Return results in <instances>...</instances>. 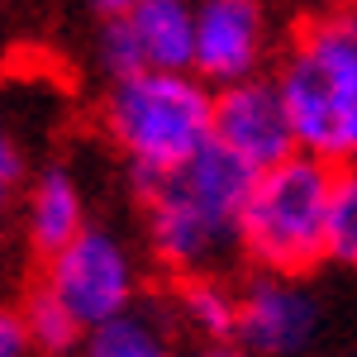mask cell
Masks as SVG:
<instances>
[{
	"label": "cell",
	"mask_w": 357,
	"mask_h": 357,
	"mask_svg": "<svg viewBox=\"0 0 357 357\" xmlns=\"http://www.w3.org/2000/svg\"><path fill=\"white\" fill-rule=\"evenodd\" d=\"M252 176L257 172H248L234 153L210 143L186 167L134 181L143 200L148 248L172 272V281L220 272L238 252V215Z\"/></svg>",
	"instance_id": "obj_1"
},
{
	"label": "cell",
	"mask_w": 357,
	"mask_h": 357,
	"mask_svg": "<svg viewBox=\"0 0 357 357\" xmlns=\"http://www.w3.org/2000/svg\"><path fill=\"white\" fill-rule=\"evenodd\" d=\"M276 86L296 129V148L324 167H357V15L333 10L296 29Z\"/></svg>",
	"instance_id": "obj_2"
},
{
	"label": "cell",
	"mask_w": 357,
	"mask_h": 357,
	"mask_svg": "<svg viewBox=\"0 0 357 357\" xmlns=\"http://www.w3.org/2000/svg\"><path fill=\"white\" fill-rule=\"evenodd\" d=\"M215 91L195 72H129L100 96V129L129 158V176H162L210 148Z\"/></svg>",
	"instance_id": "obj_3"
},
{
	"label": "cell",
	"mask_w": 357,
	"mask_h": 357,
	"mask_svg": "<svg viewBox=\"0 0 357 357\" xmlns=\"http://www.w3.org/2000/svg\"><path fill=\"white\" fill-rule=\"evenodd\" d=\"M333 167L319 158H286L252 176L238 215V252L267 276H305L324 262Z\"/></svg>",
	"instance_id": "obj_4"
},
{
	"label": "cell",
	"mask_w": 357,
	"mask_h": 357,
	"mask_svg": "<svg viewBox=\"0 0 357 357\" xmlns=\"http://www.w3.org/2000/svg\"><path fill=\"white\" fill-rule=\"evenodd\" d=\"M38 281L67 305V314L86 333L119 319V314H129L138 305L134 252L105 229H86L77 243H67L57 257H48Z\"/></svg>",
	"instance_id": "obj_5"
},
{
	"label": "cell",
	"mask_w": 357,
	"mask_h": 357,
	"mask_svg": "<svg viewBox=\"0 0 357 357\" xmlns=\"http://www.w3.org/2000/svg\"><path fill=\"white\" fill-rule=\"evenodd\" d=\"M105 77L129 72H191L195 62V0H138L124 20L100 24Z\"/></svg>",
	"instance_id": "obj_6"
},
{
	"label": "cell",
	"mask_w": 357,
	"mask_h": 357,
	"mask_svg": "<svg viewBox=\"0 0 357 357\" xmlns=\"http://www.w3.org/2000/svg\"><path fill=\"white\" fill-rule=\"evenodd\" d=\"M272 53L267 0H195V62L191 72L210 91L262 77Z\"/></svg>",
	"instance_id": "obj_7"
},
{
	"label": "cell",
	"mask_w": 357,
	"mask_h": 357,
	"mask_svg": "<svg viewBox=\"0 0 357 357\" xmlns=\"http://www.w3.org/2000/svg\"><path fill=\"white\" fill-rule=\"evenodd\" d=\"M210 143L234 153L248 172H267V167L296 158L301 148H296V129H291L276 77H252V82L215 91Z\"/></svg>",
	"instance_id": "obj_8"
},
{
	"label": "cell",
	"mask_w": 357,
	"mask_h": 357,
	"mask_svg": "<svg viewBox=\"0 0 357 357\" xmlns=\"http://www.w3.org/2000/svg\"><path fill=\"white\" fill-rule=\"evenodd\" d=\"M319 333V305L296 276L257 272L238 286V324L234 343L248 357H296Z\"/></svg>",
	"instance_id": "obj_9"
},
{
	"label": "cell",
	"mask_w": 357,
	"mask_h": 357,
	"mask_svg": "<svg viewBox=\"0 0 357 357\" xmlns=\"http://www.w3.org/2000/svg\"><path fill=\"white\" fill-rule=\"evenodd\" d=\"M86 229V195L77 186L72 172L62 167H48L29 181V195H24V238L29 248L48 262L57 257L67 243H77Z\"/></svg>",
	"instance_id": "obj_10"
},
{
	"label": "cell",
	"mask_w": 357,
	"mask_h": 357,
	"mask_svg": "<svg viewBox=\"0 0 357 357\" xmlns=\"http://www.w3.org/2000/svg\"><path fill=\"white\" fill-rule=\"evenodd\" d=\"M172 310H176V319L195 333V343H234V324H238V291H234L220 272L176 281Z\"/></svg>",
	"instance_id": "obj_11"
},
{
	"label": "cell",
	"mask_w": 357,
	"mask_h": 357,
	"mask_svg": "<svg viewBox=\"0 0 357 357\" xmlns=\"http://www.w3.org/2000/svg\"><path fill=\"white\" fill-rule=\"evenodd\" d=\"M82 357H181V353H176L172 329L162 319L134 305L129 314H119V319L86 333Z\"/></svg>",
	"instance_id": "obj_12"
},
{
	"label": "cell",
	"mask_w": 357,
	"mask_h": 357,
	"mask_svg": "<svg viewBox=\"0 0 357 357\" xmlns=\"http://www.w3.org/2000/svg\"><path fill=\"white\" fill-rule=\"evenodd\" d=\"M20 314H24V329H29V348L43 357H67L86 343V329L67 314V305L57 301L43 281L29 286V296L20 301Z\"/></svg>",
	"instance_id": "obj_13"
},
{
	"label": "cell",
	"mask_w": 357,
	"mask_h": 357,
	"mask_svg": "<svg viewBox=\"0 0 357 357\" xmlns=\"http://www.w3.org/2000/svg\"><path fill=\"white\" fill-rule=\"evenodd\" d=\"M324 262L357 272V167H338L329 191V229H324Z\"/></svg>",
	"instance_id": "obj_14"
},
{
	"label": "cell",
	"mask_w": 357,
	"mask_h": 357,
	"mask_svg": "<svg viewBox=\"0 0 357 357\" xmlns=\"http://www.w3.org/2000/svg\"><path fill=\"white\" fill-rule=\"evenodd\" d=\"M29 329L20 305H0V357H29Z\"/></svg>",
	"instance_id": "obj_15"
},
{
	"label": "cell",
	"mask_w": 357,
	"mask_h": 357,
	"mask_svg": "<svg viewBox=\"0 0 357 357\" xmlns=\"http://www.w3.org/2000/svg\"><path fill=\"white\" fill-rule=\"evenodd\" d=\"M0 176L5 181H15L20 186V176H24V143H20V134L0 119Z\"/></svg>",
	"instance_id": "obj_16"
},
{
	"label": "cell",
	"mask_w": 357,
	"mask_h": 357,
	"mask_svg": "<svg viewBox=\"0 0 357 357\" xmlns=\"http://www.w3.org/2000/svg\"><path fill=\"white\" fill-rule=\"evenodd\" d=\"M134 5H138V0H91V10L100 15V24H110V20H124Z\"/></svg>",
	"instance_id": "obj_17"
},
{
	"label": "cell",
	"mask_w": 357,
	"mask_h": 357,
	"mask_svg": "<svg viewBox=\"0 0 357 357\" xmlns=\"http://www.w3.org/2000/svg\"><path fill=\"white\" fill-rule=\"evenodd\" d=\"M186 357H248L238 343H195Z\"/></svg>",
	"instance_id": "obj_18"
},
{
	"label": "cell",
	"mask_w": 357,
	"mask_h": 357,
	"mask_svg": "<svg viewBox=\"0 0 357 357\" xmlns=\"http://www.w3.org/2000/svg\"><path fill=\"white\" fill-rule=\"evenodd\" d=\"M296 5H301L310 20H314V15H333V10H348L343 0H296Z\"/></svg>",
	"instance_id": "obj_19"
},
{
	"label": "cell",
	"mask_w": 357,
	"mask_h": 357,
	"mask_svg": "<svg viewBox=\"0 0 357 357\" xmlns=\"http://www.w3.org/2000/svg\"><path fill=\"white\" fill-rule=\"evenodd\" d=\"M10 200H15V181H5V176H0V220H5V210H10Z\"/></svg>",
	"instance_id": "obj_20"
}]
</instances>
